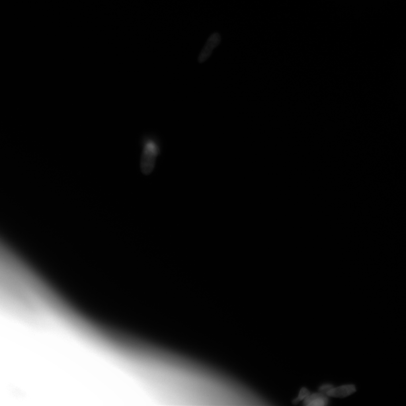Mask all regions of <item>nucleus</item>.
Wrapping results in <instances>:
<instances>
[{"label":"nucleus","mask_w":406,"mask_h":406,"mask_svg":"<svg viewBox=\"0 0 406 406\" xmlns=\"http://www.w3.org/2000/svg\"><path fill=\"white\" fill-rule=\"evenodd\" d=\"M221 42V37L219 33L215 32L210 37L205 45L199 57V61L200 63L206 61L212 54L213 50L220 44Z\"/></svg>","instance_id":"2"},{"label":"nucleus","mask_w":406,"mask_h":406,"mask_svg":"<svg viewBox=\"0 0 406 406\" xmlns=\"http://www.w3.org/2000/svg\"><path fill=\"white\" fill-rule=\"evenodd\" d=\"M142 145L141 170L143 174H149L154 170L160 149L157 141L153 137L145 138Z\"/></svg>","instance_id":"1"},{"label":"nucleus","mask_w":406,"mask_h":406,"mask_svg":"<svg viewBox=\"0 0 406 406\" xmlns=\"http://www.w3.org/2000/svg\"><path fill=\"white\" fill-rule=\"evenodd\" d=\"M332 387H333V386H332V385L331 384L323 385L322 386L319 388V391L320 392L326 395L328 391H329Z\"/></svg>","instance_id":"6"},{"label":"nucleus","mask_w":406,"mask_h":406,"mask_svg":"<svg viewBox=\"0 0 406 406\" xmlns=\"http://www.w3.org/2000/svg\"><path fill=\"white\" fill-rule=\"evenodd\" d=\"M310 394V393L306 388H301L298 397L292 401V404L294 405L298 404L300 401L304 400Z\"/></svg>","instance_id":"5"},{"label":"nucleus","mask_w":406,"mask_h":406,"mask_svg":"<svg viewBox=\"0 0 406 406\" xmlns=\"http://www.w3.org/2000/svg\"><path fill=\"white\" fill-rule=\"evenodd\" d=\"M356 391L354 385H342L337 388L332 387L326 393V395L336 398H344L352 395Z\"/></svg>","instance_id":"3"},{"label":"nucleus","mask_w":406,"mask_h":406,"mask_svg":"<svg viewBox=\"0 0 406 406\" xmlns=\"http://www.w3.org/2000/svg\"><path fill=\"white\" fill-rule=\"evenodd\" d=\"M327 397L325 394L321 392L310 394L303 400V405L306 406H325L329 403Z\"/></svg>","instance_id":"4"}]
</instances>
